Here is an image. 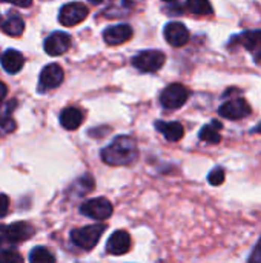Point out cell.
<instances>
[{"label": "cell", "mask_w": 261, "mask_h": 263, "mask_svg": "<svg viewBox=\"0 0 261 263\" xmlns=\"http://www.w3.org/2000/svg\"><path fill=\"white\" fill-rule=\"evenodd\" d=\"M137 157V143L129 136H118L102 151V159L105 163L112 166L129 165Z\"/></svg>", "instance_id": "6da1fadb"}, {"label": "cell", "mask_w": 261, "mask_h": 263, "mask_svg": "<svg viewBox=\"0 0 261 263\" xmlns=\"http://www.w3.org/2000/svg\"><path fill=\"white\" fill-rule=\"evenodd\" d=\"M105 230H106L105 225H89V227L77 228L71 233V239H72L74 245H77L82 250L89 251L98 243Z\"/></svg>", "instance_id": "7a4b0ae2"}, {"label": "cell", "mask_w": 261, "mask_h": 263, "mask_svg": "<svg viewBox=\"0 0 261 263\" xmlns=\"http://www.w3.org/2000/svg\"><path fill=\"white\" fill-rule=\"evenodd\" d=\"M165 60H166V57L162 51L148 49V51L138 52L132 59V65L143 72H155L165 65Z\"/></svg>", "instance_id": "3957f363"}, {"label": "cell", "mask_w": 261, "mask_h": 263, "mask_svg": "<svg viewBox=\"0 0 261 263\" xmlns=\"http://www.w3.org/2000/svg\"><path fill=\"white\" fill-rule=\"evenodd\" d=\"M189 97V91L182 83H172L166 86L160 96V102L166 109H178L182 108Z\"/></svg>", "instance_id": "277c9868"}, {"label": "cell", "mask_w": 261, "mask_h": 263, "mask_svg": "<svg viewBox=\"0 0 261 263\" xmlns=\"http://www.w3.org/2000/svg\"><path fill=\"white\" fill-rule=\"evenodd\" d=\"M88 6L80 2L66 3L58 12V22L65 26H75L88 17Z\"/></svg>", "instance_id": "5b68a950"}, {"label": "cell", "mask_w": 261, "mask_h": 263, "mask_svg": "<svg viewBox=\"0 0 261 263\" xmlns=\"http://www.w3.org/2000/svg\"><path fill=\"white\" fill-rule=\"evenodd\" d=\"M82 214L95 219V220H106L108 217L112 216V203L105 199V197H97V199H91L88 202H85L80 206Z\"/></svg>", "instance_id": "8992f818"}, {"label": "cell", "mask_w": 261, "mask_h": 263, "mask_svg": "<svg viewBox=\"0 0 261 263\" xmlns=\"http://www.w3.org/2000/svg\"><path fill=\"white\" fill-rule=\"evenodd\" d=\"M63 77H65V72H63L60 65H57V63L46 65L40 72L38 91L45 92V91H49V89L60 86V83L63 82Z\"/></svg>", "instance_id": "52a82bcc"}, {"label": "cell", "mask_w": 261, "mask_h": 263, "mask_svg": "<svg viewBox=\"0 0 261 263\" xmlns=\"http://www.w3.org/2000/svg\"><path fill=\"white\" fill-rule=\"evenodd\" d=\"M218 114L229 120H240L251 114V106L245 99H232L220 106Z\"/></svg>", "instance_id": "ba28073f"}, {"label": "cell", "mask_w": 261, "mask_h": 263, "mask_svg": "<svg viewBox=\"0 0 261 263\" xmlns=\"http://www.w3.org/2000/svg\"><path fill=\"white\" fill-rule=\"evenodd\" d=\"M43 46H45L46 54L54 55V57L55 55H62V54H65L69 49V46H71V37L66 32L55 31L49 37H46Z\"/></svg>", "instance_id": "9c48e42d"}, {"label": "cell", "mask_w": 261, "mask_h": 263, "mask_svg": "<svg viewBox=\"0 0 261 263\" xmlns=\"http://www.w3.org/2000/svg\"><path fill=\"white\" fill-rule=\"evenodd\" d=\"M35 230L28 222H15L9 227H5V237L9 243H20L34 236Z\"/></svg>", "instance_id": "30bf717a"}, {"label": "cell", "mask_w": 261, "mask_h": 263, "mask_svg": "<svg viewBox=\"0 0 261 263\" xmlns=\"http://www.w3.org/2000/svg\"><path fill=\"white\" fill-rule=\"evenodd\" d=\"M165 39L171 46L180 48L185 46L189 40V31L188 28L180 22H171L165 28Z\"/></svg>", "instance_id": "8fae6325"}, {"label": "cell", "mask_w": 261, "mask_h": 263, "mask_svg": "<svg viewBox=\"0 0 261 263\" xmlns=\"http://www.w3.org/2000/svg\"><path fill=\"white\" fill-rule=\"evenodd\" d=\"M245 49H248L254 60L260 65L261 63V31H246L235 39Z\"/></svg>", "instance_id": "7c38bea8"}, {"label": "cell", "mask_w": 261, "mask_h": 263, "mask_svg": "<svg viewBox=\"0 0 261 263\" xmlns=\"http://www.w3.org/2000/svg\"><path fill=\"white\" fill-rule=\"evenodd\" d=\"M131 250V236L126 231H115L108 243H106V251L112 256H123Z\"/></svg>", "instance_id": "4fadbf2b"}, {"label": "cell", "mask_w": 261, "mask_h": 263, "mask_svg": "<svg viewBox=\"0 0 261 263\" xmlns=\"http://www.w3.org/2000/svg\"><path fill=\"white\" fill-rule=\"evenodd\" d=\"M132 37V28L126 23H120L115 26H111L108 29H105L103 32V39L108 45H122L125 42H128Z\"/></svg>", "instance_id": "5bb4252c"}, {"label": "cell", "mask_w": 261, "mask_h": 263, "mask_svg": "<svg viewBox=\"0 0 261 263\" xmlns=\"http://www.w3.org/2000/svg\"><path fill=\"white\" fill-rule=\"evenodd\" d=\"M82 122H83V112L75 106H68L60 114V125L68 131L77 129L82 125Z\"/></svg>", "instance_id": "9a60e30c"}, {"label": "cell", "mask_w": 261, "mask_h": 263, "mask_svg": "<svg viewBox=\"0 0 261 263\" xmlns=\"http://www.w3.org/2000/svg\"><path fill=\"white\" fill-rule=\"evenodd\" d=\"M23 63H25V59L22 52H18L17 49H6L2 55V66L9 74L18 72L23 68Z\"/></svg>", "instance_id": "2e32d148"}, {"label": "cell", "mask_w": 261, "mask_h": 263, "mask_svg": "<svg viewBox=\"0 0 261 263\" xmlns=\"http://www.w3.org/2000/svg\"><path fill=\"white\" fill-rule=\"evenodd\" d=\"M155 128L163 133L165 139L169 140V142H178L183 134H185V129H183V125L178 123V122H155Z\"/></svg>", "instance_id": "e0dca14e"}, {"label": "cell", "mask_w": 261, "mask_h": 263, "mask_svg": "<svg viewBox=\"0 0 261 263\" xmlns=\"http://www.w3.org/2000/svg\"><path fill=\"white\" fill-rule=\"evenodd\" d=\"M2 29L5 34L8 35H12V37H17V35H22L23 31H25V22L20 15L17 14H11L3 23H2Z\"/></svg>", "instance_id": "ac0fdd59"}, {"label": "cell", "mask_w": 261, "mask_h": 263, "mask_svg": "<svg viewBox=\"0 0 261 263\" xmlns=\"http://www.w3.org/2000/svg\"><path fill=\"white\" fill-rule=\"evenodd\" d=\"M222 123L214 120L212 123L206 125L202 128L200 131V140L206 142V143H211V145H215V143H220L222 140V134H220V129H222Z\"/></svg>", "instance_id": "d6986e66"}, {"label": "cell", "mask_w": 261, "mask_h": 263, "mask_svg": "<svg viewBox=\"0 0 261 263\" xmlns=\"http://www.w3.org/2000/svg\"><path fill=\"white\" fill-rule=\"evenodd\" d=\"M186 9L195 15H209L212 14V5L209 0H188Z\"/></svg>", "instance_id": "ffe728a7"}, {"label": "cell", "mask_w": 261, "mask_h": 263, "mask_svg": "<svg viewBox=\"0 0 261 263\" xmlns=\"http://www.w3.org/2000/svg\"><path fill=\"white\" fill-rule=\"evenodd\" d=\"M29 262L31 263H55L54 254L45 248V247H37L31 251L29 254Z\"/></svg>", "instance_id": "44dd1931"}, {"label": "cell", "mask_w": 261, "mask_h": 263, "mask_svg": "<svg viewBox=\"0 0 261 263\" xmlns=\"http://www.w3.org/2000/svg\"><path fill=\"white\" fill-rule=\"evenodd\" d=\"M15 129V122L9 114V109H0V133H12Z\"/></svg>", "instance_id": "7402d4cb"}, {"label": "cell", "mask_w": 261, "mask_h": 263, "mask_svg": "<svg viewBox=\"0 0 261 263\" xmlns=\"http://www.w3.org/2000/svg\"><path fill=\"white\" fill-rule=\"evenodd\" d=\"M0 263H23V257L12 250L0 251Z\"/></svg>", "instance_id": "603a6c76"}, {"label": "cell", "mask_w": 261, "mask_h": 263, "mask_svg": "<svg viewBox=\"0 0 261 263\" xmlns=\"http://www.w3.org/2000/svg\"><path fill=\"white\" fill-rule=\"evenodd\" d=\"M208 180H209V183L211 185H214V186H218V185H222L223 182H225V170L223 168H214L211 173H209V176H208Z\"/></svg>", "instance_id": "cb8c5ba5"}, {"label": "cell", "mask_w": 261, "mask_h": 263, "mask_svg": "<svg viewBox=\"0 0 261 263\" xmlns=\"http://www.w3.org/2000/svg\"><path fill=\"white\" fill-rule=\"evenodd\" d=\"M249 263H261V239L249 256Z\"/></svg>", "instance_id": "d4e9b609"}, {"label": "cell", "mask_w": 261, "mask_h": 263, "mask_svg": "<svg viewBox=\"0 0 261 263\" xmlns=\"http://www.w3.org/2000/svg\"><path fill=\"white\" fill-rule=\"evenodd\" d=\"M9 210V199L5 194H0V219L8 214Z\"/></svg>", "instance_id": "484cf974"}, {"label": "cell", "mask_w": 261, "mask_h": 263, "mask_svg": "<svg viewBox=\"0 0 261 263\" xmlns=\"http://www.w3.org/2000/svg\"><path fill=\"white\" fill-rule=\"evenodd\" d=\"M6 96H8V88H6V85L3 82H0V105L3 103Z\"/></svg>", "instance_id": "4316f807"}, {"label": "cell", "mask_w": 261, "mask_h": 263, "mask_svg": "<svg viewBox=\"0 0 261 263\" xmlns=\"http://www.w3.org/2000/svg\"><path fill=\"white\" fill-rule=\"evenodd\" d=\"M11 3H14L15 6H20V8H28L31 6V0H9Z\"/></svg>", "instance_id": "83f0119b"}, {"label": "cell", "mask_w": 261, "mask_h": 263, "mask_svg": "<svg viewBox=\"0 0 261 263\" xmlns=\"http://www.w3.org/2000/svg\"><path fill=\"white\" fill-rule=\"evenodd\" d=\"M6 242V237H5V227L0 225V247Z\"/></svg>", "instance_id": "f1b7e54d"}, {"label": "cell", "mask_w": 261, "mask_h": 263, "mask_svg": "<svg viewBox=\"0 0 261 263\" xmlns=\"http://www.w3.org/2000/svg\"><path fill=\"white\" fill-rule=\"evenodd\" d=\"M91 3H94V5H98V3H102L103 0H89Z\"/></svg>", "instance_id": "f546056e"}, {"label": "cell", "mask_w": 261, "mask_h": 263, "mask_svg": "<svg viewBox=\"0 0 261 263\" xmlns=\"http://www.w3.org/2000/svg\"><path fill=\"white\" fill-rule=\"evenodd\" d=\"M165 2H175V0H165Z\"/></svg>", "instance_id": "4dcf8cb0"}, {"label": "cell", "mask_w": 261, "mask_h": 263, "mask_svg": "<svg viewBox=\"0 0 261 263\" xmlns=\"http://www.w3.org/2000/svg\"><path fill=\"white\" fill-rule=\"evenodd\" d=\"M0 2H9V0H0Z\"/></svg>", "instance_id": "1f68e13d"}, {"label": "cell", "mask_w": 261, "mask_h": 263, "mask_svg": "<svg viewBox=\"0 0 261 263\" xmlns=\"http://www.w3.org/2000/svg\"><path fill=\"white\" fill-rule=\"evenodd\" d=\"M0 25H2V15H0Z\"/></svg>", "instance_id": "d6a6232c"}]
</instances>
